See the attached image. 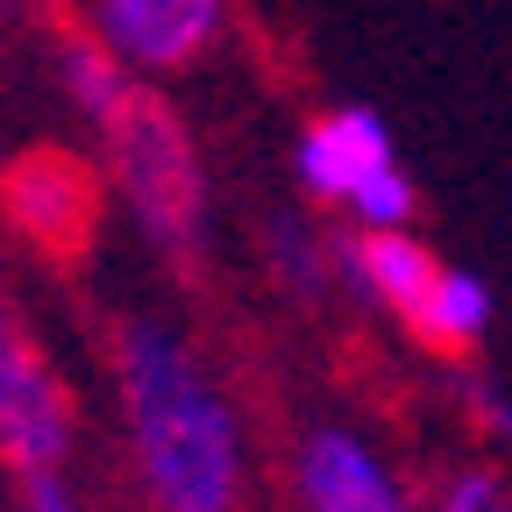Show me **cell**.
Returning <instances> with one entry per match:
<instances>
[{
    "label": "cell",
    "mask_w": 512,
    "mask_h": 512,
    "mask_svg": "<svg viewBox=\"0 0 512 512\" xmlns=\"http://www.w3.org/2000/svg\"><path fill=\"white\" fill-rule=\"evenodd\" d=\"M114 370L128 399V441H136L157 512H235L242 434L214 377L192 363V349L157 320H128Z\"/></svg>",
    "instance_id": "obj_1"
},
{
    "label": "cell",
    "mask_w": 512,
    "mask_h": 512,
    "mask_svg": "<svg viewBox=\"0 0 512 512\" xmlns=\"http://www.w3.org/2000/svg\"><path fill=\"white\" fill-rule=\"evenodd\" d=\"M107 171L136 228L185 264L207 235V164L192 150V128L157 93L136 86V100L107 121Z\"/></svg>",
    "instance_id": "obj_2"
},
{
    "label": "cell",
    "mask_w": 512,
    "mask_h": 512,
    "mask_svg": "<svg viewBox=\"0 0 512 512\" xmlns=\"http://www.w3.org/2000/svg\"><path fill=\"white\" fill-rule=\"evenodd\" d=\"M0 207H8L15 235H29L43 256H72L93 242L100 207H107V185L86 157L72 150H22L0 164Z\"/></svg>",
    "instance_id": "obj_3"
},
{
    "label": "cell",
    "mask_w": 512,
    "mask_h": 512,
    "mask_svg": "<svg viewBox=\"0 0 512 512\" xmlns=\"http://www.w3.org/2000/svg\"><path fill=\"white\" fill-rule=\"evenodd\" d=\"M0 456L15 470H64L72 456V399L8 299H0Z\"/></svg>",
    "instance_id": "obj_4"
},
{
    "label": "cell",
    "mask_w": 512,
    "mask_h": 512,
    "mask_svg": "<svg viewBox=\"0 0 512 512\" xmlns=\"http://www.w3.org/2000/svg\"><path fill=\"white\" fill-rule=\"evenodd\" d=\"M100 43L128 72H185L228 29V0H93Z\"/></svg>",
    "instance_id": "obj_5"
},
{
    "label": "cell",
    "mask_w": 512,
    "mask_h": 512,
    "mask_svg": "<svg viewBox=\"0 0 512 512\" xmlns=\"http://www.w3.org/2000/svg\"><path fill=\"white\" fill-rule=\"evenodd\" d=\"M399 150H392V128H384L370 107H335V114H320L306 136H299V185L313 192V200H328V207H349L356 192L377 178V171H392Z\"/></svg>",
    "instance_id": "obj_6"
},
{
    "label": "cell",
    "mask_w": 512,
    "mask_h": 512,
    "mask_svg": "<svg viewBox=\"0 0 512 512\" xmlns=\"http://www.w3.org/2000/svg\"><path fill=\"white\" fill-rule=\"evenodd\" d=\"M299 498L306 512H413L406 484L349 427H320L299 441Z\"/></svg>",
    "instance_id": "obj_7"
},
{
    "label": "cell",
    "mask_w": 512,
    "mask_h": 512,
    "mask_svg": "<svg viewBox=\"0 0 512 512\" xmlns=\"http://www.w3.org/2000/svg\"><path fill=\"white\" fill-rule=\"evenodd\" d=\"M335 264L356 278V292H370L377 306H392L399 320H413L420 299L441 278V256L420 235H406V228H363L349 249H335Z\"/></svg>",
    "instance_id": "obj_8"
},
{
    "label": "cell",
    "mask_w": 512,
    "mask_h": 512,
    "mask_svg": "<svg viewBox=\"0 0 512 512\" xmlns=\"http://www.w3.org/2000/svg\"><path fill=\"white\" fill-rule=\"evenodd\" d=\"M57 86H64V100H72L86 121H114L128 100H136V72L100 43V29L86 22V29H57Z\"/></svg>",
    "instance_id": "obj_9"
},
{
    "label": "cell",
    "mask_w": 512,
    "mask_h": 512,
    "mask_svg": "<svg viewBox=\"0 0 512 512\" xmlns=\"http://www.w3.org/2000/svg\"><path fill=\"white\" fill-rule=\"evenodd\" d=\"M406 328H413L427 349H441V356L477 349V342H484V328H491V285H484L477 271H448V264H441L434 292L420 299V313L406 320Z\"/></svg>",
    "instance_id": "obj_10"
},
{
    "label": "cell",
    "mask_w": 512,
    "mask_h": 512,
    "mask_svg": "<svg viewBox=\"0 0 512 512\" xmlns=\"http://www.w3.org/2000/svg\"><path fill=\"white\" fill-rule=\"evenodd\" d=\"M349 221L356 228H406L413 221V178L392 164V171H377L356 200H349Z\"/></svg>",
    "instance_id": "obj_11"
},
{
    "label": "cell",
    "mask_w": 512,
    "mask_h": 512,
    "mask_svg": "<svg viewBox=\"0 0 512 512\" xmlns=\"http://www.w3.org/2000/svg\"><path fill=\"white\" fill-rule=\"evenodd\" d=\"M271 264H278V278L306 299V292H320V242L299 228V221H278L271 228Z\"/></svg>",
    "instance_id": "obj_12"
},
{
    "label": "cell",
    "mask_w": 512,
    "mask_h": 512,
    "mask_svg": "<svg viewBox=\"0 0 512 512\" xmlns=\"http://www.w3.org/2000/svg\"><path fill=\"white\" fill-rule=\"evenodd\" d=\"M441 512H512V491L498 470H456L441 484Z\"/></svg>",
    "instance_id": "obj_13"
},
{
    "label": "cell",
    "mask_w": 512,
    "mask_h": 512,
    "mask_svg": "<svg viewBox=\"0 0 512 512\" xmlns=\"http://www.w3.org/2000/svg\"><path fill=\"white\" fill-rule=\"evenodd\" d=\"M22 512H79L64 470H22Z\"/></svg>",
    "instance_id": "obj_14"
},
{
    "label": "cell",
    "mask_w": 512,
    "mask_h": 512,
    "mask_svg": "<svg viewBox=\"0 0 512 512\" xmlns=\"http://www.w3.org/2000/svg\"><path fill=\"white\" fill-rule=\"evenodd\" d=\"M0 8H8V0H0Z\"/></svg>",
    "instance_id": "obj_15"
},
{
    "label": "cell",
    "mask_w": 512,
    "mask_h": 512,
    "mask_svg": "<svg viewBox=\"0 0 512 512\" xmlns=\"http://www.w3.org/2000/svg\"><path fill=\"white\" fill-rule=\"evenodd\" d=\"M0 164H8V157H0Z\"/></svg>",
    "instance_id": "obj_16"
}]
</instances>
